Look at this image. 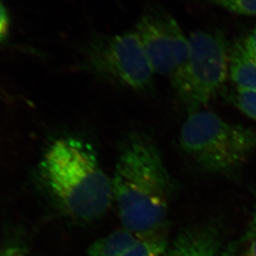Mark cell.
I'll return each mask as SVG.
<instances>
[{
  "mask_svg": "<svg viewBox=\"0 0 256 256\" xmlns=\"http://www.w3.org/2000/svg\"><path fill=\"white\" fill-rule=\"evenodd\" d=\"M222 246L220 230L214 223L193 224L180 230L159 256H217Z\"/></svg>",
  "mask_w": 256,
  "mask_h": 256,
  "instance_id": "cell-7",
  "label": "cell"
},
{
  "mask_svg": "<svg viewBox=\"0 0 256 256\" xmlns=\"http://www.w3.org/2000/svg\"><path fill=\"white\" fill-rule=\"evenodd\" d=\"M250 229L256 230V210H254L253 217H252V223H250Z\"/></svg>",
  "mask_w": 256,
  "mask_h": 256,
  "instance_id": "cell-17",
  "label": "cell"
},
{
  "mask_svg": "<svg viewBox=\"0 0 256 256\" xmlns=\"http://www.w3.org/2000/svg\"><path fill=\"white\" fill-rule=\"evenodd\" d=\"M236 14L256 16V0H200Z\"/></svg>",
  "mask_w": 256,
  "mask_h": 256,
  "instance_id": "cell-11",
  "label": "cell"
},
{
  "mask_svg": "<svg viewBox=\"0 0 256 256\" xmlns=\"http://www.w3.org/2000/svg\"><path fill=\"white\" fill-rule=\"evenodd\" d=\"M246 256H256V230L250 229L247 234V247Z\"/></svg>",
  "mask_w": 256,
  "mask_h": 256,
  "instance_id": "cell-16",
  "label": "cell"
},
{
  "mask_svg": "<svg viewBox=\"0 0 256 256\" xmlns=\"http://www.w3.org/2000/svg\"><path fill=\"white\" fill-rule=\"evenodd\" d=\"M10 18L4 5L0 2V44L4 42L10 34Z\"/></svg>",
  "mask_w": 256,
  "mask_h": 256,
  "instance_id": "cell-14",
  "label": "cell"
},
{
  "mask_svg": "<svg viewBox=\"0 0 256 256\" xmlns=\"http://www.w3.org/2000/svg\"><path fill=\"white\" fill-rule=\"evenodd\" d=\"M190 44L188 61L170 82L190 114L206 106L226 82L230 48L216 30L193 32Z\"/></svg>",
  "mask_w": 256,
  "mask_h": 256,
  "instance_id": "cell-4",
  "label": "cell"
},
{
  "mask_svg": "<svg viewBox=\"0 0 256 256\" xmlns=\"http://www.w3.org/2000/svg\"><path fill=\"white\" fill-rule=\"evenodd\" d=\"M82 50L84 68L100 78L136 92L152 86L155 72L135 30L94 35Z\"/></svg>",
  "mask_w": 256,
  "mask_h": 256,
  "instance_id": "cell-5",
  "label": "cell"
},
{
  "mask_svg": "<svg viewBox=\"0 0 256 256\" xmlns=\"http://www.w3.org/2000/svg\"><path fill=\"white\" fill-rule=\"evenodd\" d=\"M230 76L237 89L256 92V61L246 52L243 41L230 48Z\"/></svg>",
  "mask_w": 256,
  "mask_h": 256,
  "instance_id": "cell-8",
  "label": "cell"
},
{
  "mask_svg": "<svg viewBox=\"0 0 256 256\" xmlns=\"http://www.w3.org/2000/svg\"><path fill=\"white\" fill-rule=\"evenodd\" d=\"M111 178L124 229L138 236L158 232L168 216L175 183L154 140L142 132L128 135Z\"/></svg>",
  "mask_w": 256,
  "mask_h": 256,
  "instance_id": "cell-1",
  "label": "cell"
},
{
  "mask_svg": "<svg viewBox=\"0 0 256 256\" xmlns=\"http://www.w3.org/2000/svg\"><path fill=\"white\" fill-rule=\"evenodd\" d=\"M0 256H30L27 240L20 234L8 238L0 246Z\"/></svg>",
  "mask_w": 256,
  "mask_h": 256,
  "instance_id": "cell-12",
  "label": "cell"
},
{
  "mask_svg": "<svg viewBox=\"0 0 256 256\" xmlns=\"http://www.w3.org/2000/svg\"><path fill=\"white\" fill-rule=\"evenodd\" d=\"M139 237L126 230H118L96 240L82 256H121Z\"/></svg>",
  "mask_w": 256,
  "mask_h": 256,
  "instance_id": "cell-9",
  "label": "cell"
},
{
  "mask_svg": "<svg viewBox=\"0 0 256 256\" xmlns=\"http://www.w3.org/2000/svg\"><path fill=\"white\" fill-rule=\"evenodd\" d=\"M236 104L243 114L256 122V92L237 89Z\"/></svg>",
  "mask_w": 256,
  "mask_h": 256,
  "instance_id": "cell-13",
  "label": "cell"
},
{
  "mask_svg": "<svg viewBox=\"0 0 256 256\" xmlns=\"http://www.w3.org/2000/svg\"><path fill=\"white\" fill-rule=\"evenodd\" d=\"M134 30L155 74L172 80L188 61L190 36L172 15L158 8L143 14Z\"/></svg>",
  "mask_w": 256,
  "mask_h": 256,
  "instance_id": "cell-6",
  "label": "cell"
},
{
  "mask_svg": "<svg viewBox=\"0 0 256 256\" xmlns=\"http://www.w3.org/2000/svg\"><path fill=\"white\" fill-rule=\"evenodd\" d=\"M168 243L165 236L155 232L139 237L121 256H159L166 248Z\"/></svg>",
  "mask_w": 256,
  "mask_h": 256,
  "instance_id": "cell-10",
  "label": "cell"
},
{
  "mask_svg": "<svg viewBox=\"0 0 256 256\" xmlns=\"http://www.w3.org/2000/svg\"><path fill=\"white\" fill-rule=\"evenodd\" d=\"M179 140L183 150L202 170L228 174L240 168L256 150V132L200 109L189 114Z\"/></svg>",
  "mask_w": 256,
  "mask_h": 256,
  "instance_id": "cell-3",
  "label": "cell"
},
{
  "mask_svg": "<svg viewBox=\"0 0 256 256\" xmlns=\"http://www.w3.org/2000/svg\"><path fill=\"white\" fill-rule=\"evenodd\" d=\"M243 42L246 52L256 61V28Z\"/></svg>",
  "mask_w": 256,
  "mask_h": 256,
  "instance_id": "cell-15",
  "label": "cell"
},
{
  "mask_svg": "<svg viewBox=\"0 0 256 256\" xmlns=\"http://www.w3.org/2000/svg\"><path fill=\"white\" fill-rule=\"evenodd\" d=\"M40 170L58 207L75 222L101 219L114 202L112 178L92 146L79 138L64 136L52 142Z\"/></svg>",
  "mask_w": 256,
  "mask_h": 256,
  "instance_id": "cell-2",
  "label": "cell"
}]
</instances>
